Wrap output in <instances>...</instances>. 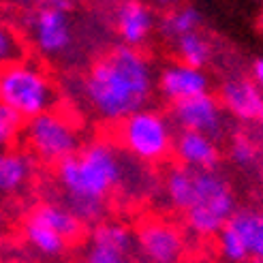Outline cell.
Segmentation results:
<instances>
[{
    "label": "cell",
    "instance_id": "obj_1",
    "mask_svg": "<svg viewBox=\"0 0 263 263\" xmlns=\"http://www.w3.org/2000/svg\"><path fill=\"white\" fill-rule=\"evenodd\" d=\"M154 77L150 62L133 47H116L90 67L84 80V97L99 118L122 122L146 107Z\"/></svg>",
    "mask_w": 263,
    "mask_h": 263
},
{
    "label": "cell",
    "instance_id": "obj_2",
    "mask_svg": "<svg viewBox=\"0 0 263 263\" xmlns=\"http://www.w3.org/2000/svg\"><path fill=\"white\" fill-rule=\"evenodd\" d=\"M56 180L64 203L84 225H99L107 197L124 182V159L111 143L92 141L75 156L56 165Z\"/></svg>",
    "mask_w": 263,
    "mask_h": 263
},
{
    "label": "cell",
    "instance_id": "obj_3",
    "mask_svg": "<svg viewBox=\"0 0 263 263\" xmlns=\"http://www.w3.org/2000/svg\"><path fill=\"white\" fill-rule=\"evenodd\" d=\"M0 103L17 111L24 120L54 111L58 92L47 73L34 62H15L0 69Z\"/></svg>",
    "mask_w": 263,
    "mask_h": 263
},
{
    "label": "cell",
    "instance_id": "obj_4",
    "mask_svg": "<svg viewBox=\"0 0 263 263\" xmlns=\"http://www.w3.org/2000/svg\"><path fill=\"white\" fill-rule=\"evenodd\" d=\"M235 214V195L225 176L214 172H197L195 203L186 214L189 229L199 238H212L227 227Z\"/></svg>",
    "mask_w": 263,
    "mask_h": 263
},
{
    "label": "cell",
    "instance_id": "obj_5",
    "mask_svg": "<svg viewBox=\"0 0 263 263\" xmlns=\"http://www.w3.org/2000/svg\"><path fill=\"white\" fill-rule=\"evenodd\" d=\"M118 137L122 148L141 163H161L174 150L176 141L167 118L150 109H141L122 120Z\"/></svg>",
    "mask_w": 263,
    "mask_h": 263
},
{
    "label": "cell",
    "instance_id": "obj_6",
    "mask_svg": "<svg viewBox=\"0 0 263 263\" xmlns=\"http://www.w3.org/2000/svg\"><path fill=\"white\" fill-rule=\"evenodd\" d=\"M24 137L32 156L45 163L60 165L80 152V133L69 118L58 111H47L26 122Z\"/></svg>",
    "mask_w": 263,
    "mask_h": 263
},
{
    "label": "cell",
    "instance_id": "obj_7",
    "mask_svg": "<svg viewBox=\"0 0 263 263\" xmlns=\"http://www.w3.org/2000/svg\"><path fill=\"white\" fill-rule=\"evenodd\" d=\"M135 246L146 263H180L186 244L176 225L152 218L139 225L135 233Z\"/></svg>",
    "mask_w": 263,
    "mask_h": 263
},
{
    "label": "cell",
    "instance_id": "obj_8",
    "mask_svg": "<svg viewBox=\"0 0 263 263\" xmlns=\"http://www.w3.org/2000/svg\"><path fill=\"white\" fill-rule=\"evenodd\" d=\"M28 30L32 34V41L36 49L45 56H58L64 49H69L73 41V28L67 11L54 9L49 5H43L30 13Z\"/></svg>",
    "mask_w": 263,
    "mask_h": 263
},
{
    "label": "cell",
    "instance_id": "obj_9",
    "mask_svg": "<svg viewBox=\"0 0 263 263\" xmlns=\"http://www.w3.org/2000/svg\"><path fill=\"white\" fill-rule=\"evenodd\" d=\"M172 118L182 130H195V133L210 135L212 139H216L225 128L222 107L212 95L174 103Z\"/></svg>",
    "mask_w": 263,
    "mask_h": 263
},
{
    "label": "cell",
    "instance_id": "obj_10",
    "mask_svg": "<svg viewBox=\"0 0 263 263\" xmlns=\"http://www.w3.org/2000/svg\"><path fill=\"white\" fill-rule=\"evenodd\" d=\"M208 77L201 69L189 67L184 62L178 64H169L163 69L159 75V88L163 92V97L169 99L172 103H180L186 99H195L208 95Z\"/></svg>",
    "mask_w": 263,
    "mask_h": 263
},
{
    "label": "cell",
    "instance_id": "obj_11",
    "mask_svg": "<svg viewBox=\"0 0 263 263\" xmlns=\"http://www.w3.org/2000/svg\"><path fill=\"white\" fill-rule=\"evenodd\" d=\"M174 152L180 165L193 172H214L220 161L216 139L203 133H195V130H180L174 141Z\"/></svg>",
    "mask_w": 263,
    "mask_h": 263
},
{
    "label": "cell",
    "instance_id": "obj_12",
    "mask_svg": "<svg viewBox=\"0 0 263 263\" xmlns=\"http://www.w3.org/2000/svg\"><path fill=\"white\" fill-rule=\"evenodd\" d=\"M220 103L240 120L263 122V92L246 77H231L222 84Z\"/></svg>",
    "mask_w": 263,
    "mask_h": 263
},
{
    "label": "cell",
    "instance_id": "obj_13",
    "mask_svg": "<svg viewBox=\"0 0 263 263\" xmlns=\"http://www.w3.org/2000/svg\"><path fill=\"white\" fill-rule=\"evenodd\" d=\"M116 24L124 45L135 49L148 41V36L154 28V15L143 0H124L118 7Z\"/></svg>",
    "mask_w": 263,
    "mask_h": 263
},
{
    "label": "cell",
    "instance_id": "obj_14",
    "mask_svg": "<svg viewBox=\"0 0 263 263\" xmlns=\"http://www.w3.org/2000/svg\"><path fill=\"white\" fill-rule=\"evenodd\" d=\"M34 172L36 163L32 154L17 148H3L0 150V197L22 193L34 178Z\"/></svg>",
    "mask_w": 263,
    "mask_h": 263
},
{
    "label": "cell",
    "instance_id": "obj_15",
    "mask_svg": "<svg viewBox=\"0 0 263 263\" xmlns=\"http://www.w3.org/2000/svg\"><path fill=\"white\" fill-rule=\"evenodd\" d=\"M227 227L238 235L248 259H263V212L253 208L235 210Z\"/></svg>",
    "mask_w": 263,
    "mask_h": 263
},
{
    "label": "cell",
    "instance_id": "obj_16",
    "mask_svg": "<svg viewBox=\"0 0 263 263\" xmlns=\"http://www.w3.org/2000/svg\"><path fill=\"white\" fill-rule=\"evenodd\" d=\"M163 191L169 205L174 210L186 214L195 203V195H197V172L184 167V165H176L167 172L165 182H163Z\"/></svg>",
    "mask_w": 263,
    "mask_h": 263
},
{
    "label": "cell",
    "instance_id": "obj_17",
    "mask_svg": "<svg viewBox=\"0 0 263 263\" xmlns=\"http://www.w3.org/2000/svg\"><path fill=\"white\" fill-rule=\"evenodd\" d=\"M32 216L45 222L56 233H60L67 242H75L84 231V222L75 216V212L67 203H58V201L41 203L32 210Z\"/></svg>",
    "mask_w": 263,
    "mask_h": 263
},
{
    "label": "cell",
    "instance_id": "obj_18",
    "mask_svg": "<svg viewBox=\"0 0 263 263\" xmlns=\"http://www.w3.org/2000/svg\"><path fill=\"white\" fill-rule=\"evenodd\" d=\"M24 240L43 259H56L67 251V246H69V242L64 240L60 233H56L51 227H47L45 222L34 218L32 214L24 220Z\"/></svg>",
    "mask_w": 263,
    "mask_h": 263
},
{
    "label": "cell",
    "instance_id": "obj_19",
    "mask_svg": "<svg viewBox=\"0 0 263 263\" xmlns=\"http://www.w3.org/2000/svg\"><path fill=\"white\" fill-rule=\"evenodd\" d=\"M201 24V13L195 7H176L167 11V15L161 20V32L167 39H182L184 34L197 32V26Z\"/></svg>",
    "mask_w": 263,
    "mask_h": 263
},
{
    "label": "cell",
    "instance_id": "obj_20",
    "mask_svg": "<svg viewBox=\"0 0 263 263\" xmlns=\"http://www.w3.org/2000/svg\"><path fill=\"white\" fill-rule=\"evenodd\" d=\"M90 240L114 246V248H122V251H128V253H133L137 248L135 233L126 225H122V222H114V220H103L99 225H95V229L90 233Z\"/></svg>",
    "mask_w": 263,
    "mask_h": 263
},
{
    "label": "cell",
    "instance_id": "obj_21",
    "mask_svg": "<svg viewBox=\"0 0 263 263\" xmlns=\"http://www.w3.org/2000/svg\"><path fill=\"white\" fill-rule=\"evenodd\" d=\"M178 54L184 64L195 69H203L210 62V56H212V47L199 32H191L178 39Z\"/></svg>",
    "mask_w": 263,
    "mask_h": 263
},
{
    "label": "cell",
    "instance_id": "obj_22",
    "mask_svg": "<svg viewBox=\"0 0 263 263\" xmlns=\"http://www.w3.org/2000/svg\"><path fill=\"white\" fill-rule=\"evenodd\" d=\"M24 41L9 24L0 22V69L24 60Z\"/></svg>",
    "mask_w": 263,
    "mask_h": 263
},
{
    "label": "cell",
    "instance_id": "obj_23",
    "mask_svg": "<svg viewBox=\"0 0 263 263\" xmlns=\"http://www.w3.org/2000/svg\"><path fill=\"white\" fill-rule=\"evenodd\" d=\"M84 263H133V253L101 244L95 240H88L86 253H84Z\"/></svg>",
    "mask_w": 263,
    "mask_h": 263
},
{
    "label": "cell",
    "instance_id": "obj_24",
    "mask_svg": "<svg viewBox=\"0 0 263 263\" xmlns=\"http://www.w3.org/2000/svg\"><path fill=\"white\" fill-rule=\"evenodd\" d=\"M22 120L24 118L17 111H13L5 103H0V150L9 148V143L15 139L22 128Z\"/></svg>",
    "mask_w": 263,
    "mask_h": 263
},
{
    "label": "cell",
    "instance_id": "obj_25",
    "mask_svg": "<svg viewBox=\"0 0 263 263\" xmlns=\"http://www.w3.org/2000/svg\"><path fill=\"white\" fill-rule=\"evenodd\" d=\"M231 159L240 167H251L257 161V146L253 139L246 135H235L231 141Z\"/></svg>",
    "mask_w": 263,
    "mask_h": 263
},
{
    "label": "cell",
    "instance_id": "obj_26",
    "mask_svg": "<svg viewBox=\"0 0 263 263\" xmlns=\"http://www.w3.org/2000/svg\"><path fill=\"white\" fill-rule=\"evenodd\" d=\"M253 82L263 92V58H257L255 64H253Z\"/></svg>",
    "mask_w": 263,
    "mask_h": 263
},
{
    "label": "cell",
    "instance_id": "obj_27",
    "mask_svg": "<svg viewBox=\"0 0 263 263\" xmlns=\"http://www.w3.org/2000/svg\"><path fill=\"white\" fill-rule=\"evenodd\" d=\"M7 3L15 5V7H22V9H39V7L47 5L49 0H7Z\"/></svg>",
    "mask_w": 263,
    "mask_h": 263
},
{
    "label": "cell",
    "instance_id": "obj_28",
    "mask_svg": "<svg viewBox=\"0 0 263 263\" xmlns=\"http://www.w3.org/2000/svg\"><path fill=\"white\" fill-rule=\"evenodd\" d=\"M47 5L54 7V9H60V11H67V13H69V9H71L73 3H69V0H49Z\"/></svg>",
    "mask_w": 263,
    "mask_h": 263
},
{
    "label": "cell",
    "instance_id": "obj_29",
    "mask_svg": "<svg viewBox=\"0 0 263 263\" xmlns=\"http://www.w3.org/2000/svg\"><path fill=\"white\" fill-rule=\"evenodd\" d=\"M156 7H163V9H176L182 0H152Z\"/></svg>",
    "mask_w": 263,
    "mask_h": 263
},
{
    "label": "cell",
    "instance_id": "obj_30",
    "mask_svg": "<svg viewBox=\"0 0 263 263\" xmlns=\"http://www.w3.org/2000/svg\"><path fill=\"white\" fill-rule=\"evenodd\" d=\"M5 229H7V212L0 208V233H3Z\"/></svg>",
    "mask_w": 263,
    "mask_h": 263
},
{
    "label": "cell",
    "instance_id": "obj_31",
    "mask_svg": "<svg viewBox=\"0 0 263 263\" xmlns=\"http://www.w3.org/2000/svg\"><path fill=\"white\" fill-rule=\"evenodd\" d=\"M244 263H263V259H246Z\"/></svg>",
    "mask_w": 263,
    "mask_h": 263
},
{
    "label": "cell",
    "instance_id": "obj_32",
    "mask_svg": "<svg viewBox=\"0 0 263 263\" xmlns=\"http://www.w3.org/2000/svg\"><path fill=\"white\" fill-rule=\"evenodd\" d=\"M69 3H80V0H69Z\"/></svg>",
    "mask_w": 263,
    "mask_h": 263
}]
</instances>
